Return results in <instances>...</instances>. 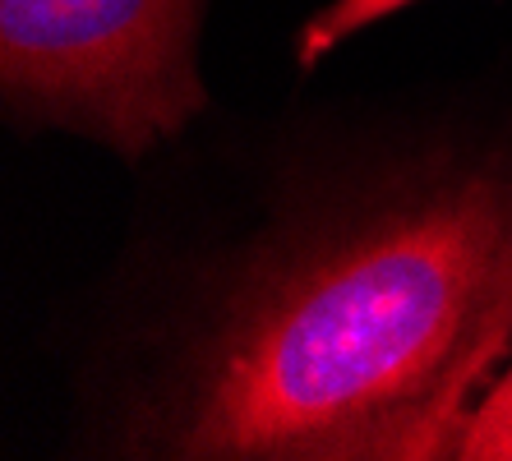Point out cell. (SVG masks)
I'll use <instances>...</instances> for the list:
<instances>
[{"label": "cell", "mask_w": 512, "mask_h": 461, "mask_svg": "<svg viewBox=\"0 0 512 461\" xmlns=\"http://www.w3.org/2000/svg\"><path fill=\"white\" fill-rule=\"evenodd\" d=\"M457 457L462 461H512V360L499 379H494V388L480 397Z\"/></svg>", "instance_id": "cell-4"}, {"label": "cell", "mask_w": 512, "mask_h": 461, "mask_svg": "<svg viewBox=\"0 0 512 461\" xmlns=\"http://www.w3.org/2000/svg\"><path fill=\"white\" fill-rule=\"evenodd\" d=\"M406 5H416V0H333V5H323L310 24H305V33H300V65H314L337 42H346L360 28L379 24L388 14L406 10Z\"/></svg>", "instance_id": "cell-3"}, {"label": "cell", "mask_w": 512, "mask_h": 461, "mask_svg": "<svg viewBox=\"0 0 512 461\" xmlns=\"http://www.w3.org/2000/svg\"><path fill=\"white\" fill-rule=\"evenodd\" d=\"M203 0H0L10 107L139 157L203 111L194 28Z\"/></svg>", "instance_id": "cell-2"}, {"label": "cell", "mask_w": 512, "mask_h": 461, "mask_svg": "<svg viewBox=\"0 0 512 461\" xmlns=\"http://www.w3.org/2000/svg\"><path fill=\"white\" fill-rule=\"evenodd\" d=\"M512 360V171H457L245 282L171 406L176 457L439 461Z\"/></svg>", "instance_id": "cell-1"}]
</instances>
